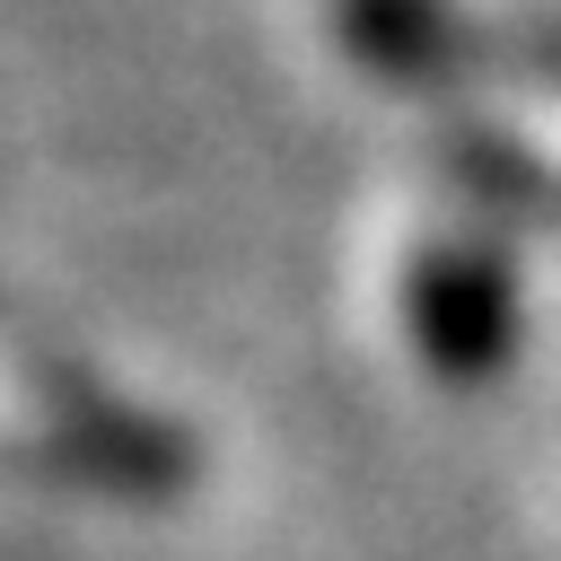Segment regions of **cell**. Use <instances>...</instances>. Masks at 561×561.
I'll use <instances>...</instances> for the list:
<instances>
[{"label":"cell","mask_w":561,"mask_h":561,"mask_svg":"<svg viewBox=\"0 0 561 561\" xmlns=\"http://www.w3.org/2000/svg\"><path fill=\"white\" fill-rule=\"evenodd\" d=\"M324 18L351 70L386 88H456L482 61V35L456 0H324Z\"/></svg>","instance_id":"7a4b0ae2"},{"label":"cell","mask_w":561,"mask_h":561,"mask_svg":"<svg viewBox=\"0 0 561 561\" xmlns=\"http://www.w3.org/2000/svg\"><path fill=\"white\" fill-rule=\"evenodd\" d=\"M438 167L456 193H473L482 210H561V184L543 175V158H526L517 140L482 131V123H456L438 140Z\"/></svg>","instance_id":"277c9868"},{"label":"cell","mask_w":561,"mask_h":561,"mask_svg":"<svg viewBox=\"0 0 561 561\" xmlns=\"http://www.w3.org/2000/svg\"><path fill=\"white\" fill-rule=\"evenodd\" d=\"M53 456H61L70 473H88V482H105V491H140V500L193 482V438H184L175 421H158V412L114 403V394H61V412H53Z\"/></svg>","instance_id":"3957f363"},{"label":"cell","mask_w":561,"mask_h":561,"mask_svg":"<svg viewBox=\"0 0 561 561\" xmlns=\"http://www.w3.org/2000/svg\"><path fill=\"white\" fill-rule=\"evenodd\" d=\"M403 333L447 394H491L526 351V280L500 237H430L403 272Z\"/></svg>","instance_id":"6da1fadb"}]
</instances>
